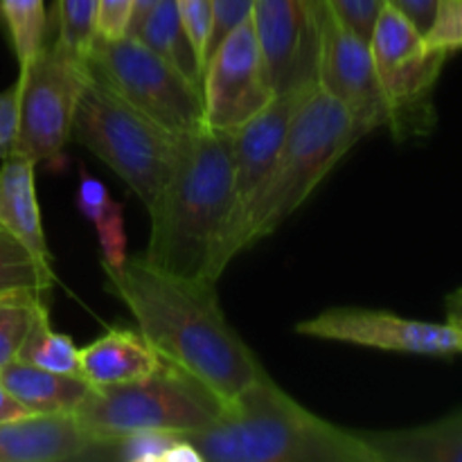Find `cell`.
<instances>
[{"label": "cell", "mask_w": 462, "mask_h": 462, "mask_svg": "<svg viewBox=\"0 0 462 462\" xmlns=\"http://www.w3.org/2000/svg\"><path fill=\"white\" fill-rule=\"evenodd\" d=\"M99 246H102L104 262L111 266H120L126 260V233H125V212L120 203L106 212L99 221H95Z\"/></svg>", "instance_id": "f1b7e54d"}, {"label": "cell", "mask_w": 462, "mask_h": 462, "mask_svg": "<svg viewBox=\"0 0 462 462\" xmlns=\"http://www.w3.org/2000/svg\"><path fill=\"white\" fill-rule=\"evenodd\" d=\"M97 7L99 0H57L48 16V34L84 57L97 36Z\"/></svg>", "instance_id": "484cf974"}, {"label": "cell", "mask_w": 462, "mask_h": 462, "mask_svg": "<svg viewBox=\"0 0 462 462\" xmlns=\"http://www.w3.org/2000/svg\"><path fill=\"white\" fill-rule=\"evenodd\" d=\"M212 3V36H210V54L230 32L244 21L253 16V5L255 0H210ZM208 54V59H210Z\"/></svg>", "instance_id": "f546056e"}, {"label": "cell", "mask_w": 462, "mask_h": 462, "mask_svg": "<svg viewBox=\"0 0 462 462\" xmlns=\"http://www.w3.org/2000/svg\"><path fill=\"white\" fill-rule=\"evenodd\" d=\"M183 438L201 462H374L359 431L314 415L266 370L210 427Z\"/></svg>", "instance_id": "3957f363"}, {"label": "cell", "mask_w": 462, "mask_h": 462, "mask_svg": "<svg viewBox=\"0 0 462 462\" xmlns=\"http://www.w3.org/2000/svg\"><path fill=\"white\" fill-rule=\"evenodd\" d=\"M386 0H328L338 18L364 39H370L374 21Z\"/></svg>", "instance_id": "4dcf8cb0"}, {"label": "cell", "mask_w": 462, "mask_h": 462, "mask_svg": "<svg viewBox=\"0 0 462 462\" xmlns=\"http://www.w3.org/2000/svg\"><path fill=\"white\" fill-rule=\"evenodd\" d=\"M84 66L95 81L171 134L206 126L201 86L192 84L135 34L95 36L84 54Z\"/></svg>", "instance_id": "52a82bcc"}, {"label": "cell", "mask_w": 462, "mask_h": 462, "mask_svg": "<svg viewBox=\"0 0 462 462\" xmlns=\"http://www.w3.org/2000/svg\"><path fill=\"white\" fill-rule=\"evenodd\" d=\"M368 43L388 106V129L397 140L431 134L438 120L433 90L449 52L433 48L424 32L388 0L374 21Z\"/></svg>", "instance_id": "ba28073f"}, {"label": "cell", "mask_w": 462, "mask_h": 462, "mask_svg": "<svg viewBox=\"0 0 462 462\" xmlns=\"http://www.w3.org/2000/svg\"><path fill=\"white\" fill-rule=\"evenodd\" d=\"M93 438L72 415H27L0 422V462H81Z\"/></svg>", "instance_id": "9a60e30c"}, {"label": "cell", "mask_w": 462, "mask_h": 462, "mask_svg": "<svg viewBox=\"0 0 462 462\" xmlns=\"http://www.w3.org/2000/svg\"><path fill=\"white\" fill-rule=\"evenodd\" d=\"M224 409V402L201 382L162 364L140 382L93 388L72 418L93 440H111L140 431L179 436L201 431Z\"/></svg>", "instance_id": "8992f818"}, {"label": "cell", "mask_w": 462, "mask_h": 462, "mask_svg": "<svg viewBox=\"0 0 462 462\" xmlns=\"http://www.w3.org/2000/svg\"><path fill=\"white\" fill-rule=\"evenodd\" d=\"M18 131V84L0 90V158L14 153Z\"/></svg>", "instance_id": "836d02e7"}, {"label": "cell", "mask_w": 462, "mask_h": 462, "mask_svg": "<svg viewBox=\"0 0 462 462\" xmlns=\"http://www.w3.org/2000/svg\"><path fill=\"white\" fill-rule=\"evenodd\" d=\"M134 0H99L97 7V36L117 39L129 32Z\"/></svg>", "instance_id": "d6a6232c"}, {"label": "cell", "mask_w": 462, "mask_h": 462, "mask_svg": "<svg viewBox=\"0 0 462 462\" xmlns=\"http://www.w3.org/2000/svg\"><path fill=\"white\" fill-rule=\"evenodd\" d=\"M72 140L111 167L147 210L161 197L180 144L179 134L140 113L93 77L72 120Z\"/></svg>", "instance_id": "5b68a950"}, {"label": "cell", "mask_w": 462, "mask_h": 462, "mask_svg": "<svg viewBox=\"0 0 462 462\" xmlns=\"http://www.w3.org/2000/svg\"><path fill=\"white\" fill-rule=\"evenodd\" d=\"M388 3L400 9L409 21H413L415 27L424 34L433 25V18L440 7V0H388Z\"/></svg>", "instance_id": "e575fe53"}, {"label": "cell", "mask_w": 462, "mask_h": 462, "mask_svg": "<svg viewBox=\"0 0 462 462\" xmlns=\"http://www.w3.org/2000/svg\"><path fill=\"white\" fill-rule=\"evenodd\" d=\"M45 307L41 291H12L0 296V370L16 359L32 323Z\"/></svg>", "instance_id": "d4e9b609"}, {"label": "cell", "mask_w": 462, "mask_h": 462, "mask_svg": "<svg viewBox=\"0 0 462 462\" xmlns=\"http://www.w3.org/2000/svg\"><path fill=\"white\" fill-rule=\"evenodd\" d=\"M296 332L320 341L350 343L400 355L440 359L462 355V329L456 325L427 323L364 307H332L298 323Z\"/></svg>", "instance_id": "30bf717a"}, {"label": "cell", "mask_w": 462, "mask_h": 462, "mask_svg": "<svg viewBox=\"0 0 462 462\" xmlns=\"http://www.w3.org/2000/svg\"><path fill=\"white\" fill-rule=\"evenodd\" d=\"M162 365L144 337L134 329H108L79 350V374L93 388L140 382Z\"/></svg>", "instance_id": "2e32d148"}, {"label": "cell", "mask_w": 462, "mask_h": 462, "mask_svg": "<svg viewBox=\"0 0 462 462\" xmlns=\"http://www.w3.org/2000/svg\"><path fill=\"white\" fill-rule=\"evenodd\" d=\"M176 9L201 63V70H206L212 36V3L210 0H176Z\"/></svg>", "instance_id": "4316f807"}, {"label": "cell", "mask_w": 462, "mask_h": 462, "mask_svg": "<svg viewBox=\"0 0 462 462\" xmlns=\"http://www.w3.org/2000/svg\"><path fill=\"white\" fill-rule=\"evenodd\" d=\"M359 436L374 462H462V409L422 427Z\"/></svg>", "instance_id": "e0dca14e"}, {"label": "cell", "mask_w": 462, "mask_h": 462, "mask_svg": "<svg viewBox=\"0 0 462 462\" xmlns=\"http://www.w3.org/2000/svg\"><path fill=\"white\" fill-rule=\"evenodd\" d=\"M302 90L278 93L251 120L230 131V140H233V212H230L224 242H221L219 253H217L215 271H212L215 280H219L226 266L230 264V239L237 233L253 199L257 197V192H260L264 180L269 179L271 170H273L275 158L282 149L284 135H287L289 125H291L293 111L300 102Z\"/></svg>", "instance_id": "5bb4252c"}, {"label": "cell", "mask_w": 462, "mask_h": 462, "mask_svg": "<svg viewBox=\"0 0 462 462\" xmlns=\"http://www.w3.org/2000/svg\"><path fill=\"white\" fill-rule=\"evenodd\" d=\"M158 0H134V12H131V23H129V34L131 32H135V27L143 23V18L147 16L149 9L156 5Z\"/></svg>", "instance_id": "74e56055"}, {"label": "cell", "mask_w": 462, "mask_h": 462, "mask_svg": "<svg viewBox=\"0 0 462 462\" xmlns=\"http://www.w3.org/2000/svg\"><path fill=\"white\" fill-rule=\"evenodd\" d=\"M102 269L106 289L131 311L162 364L201 382L224 406L260 377L264 365L226 319L215 282L171 273L144 255L120 266L102 262Z\"/></svg>", "instance_id": "6da1fadb"}, {"label": "cell", "mask_w": 462, "mask_h": 462, "mask_svg": "<svg viewBox=\"0 0 462 462\" xmlns=\"http://www.w3.org/2000/svg\"><path fill=\"white\" fill-rule=\"evenodd\" d=\"M84 460H116V462H201L188 438L179 433L140 431L111 440H93Z\"/></svg>", "instance_id": "44dd1931"}, {"label": "cell", "mask_w": 462, "mask_h": 462, "mask_svg": "<svg viewBox=\"0 0 462 462\" xmlns=\"http://www.w3.org/2000/svg\"><path fill=\"white\" fill-rule=\"evenodd\" d=\"M30 411L0 383V422H12V420L27 418Z\"/></svg>", "instance_id": "d590c367"}, {"label": "cell", "mask_w": 462, "mask_h": 462, "mask_svg": "<svg viewBox=\"0 0 462 462\" xmlns=\"http://www.w3.org/2000/svg\"><path fill=\"white\" fill-rule=\"evenodd\" d=\"M90 81L84 57L48 34L39 52L18 68V131L14 153L45 162L72 140V120Z\"/></svg>", "instance_id": "9c48e42d"}, {"label": "cell", "mask_w": 462, "mask_h": 462, "mask_svg": "<svg viewBox=\"0 0 462 462\" xmlns=\"http://www.w3.org/2000/svg\"><path fill=\"white\" fill-rule=\"evenodd\" d=\"M16 359L52 373L79 374V350L68 334L52 329L48 307L32 323Z\"/></svg>", "instance_id": "603a6c76"}, {"label": "cell", "mask_w": 462, "mask_h": 462, "mask_svg": "<svg viewBox=\"0 0 462 462\" xmlns=\"http://www.w3.org/2000/svg\"><path fill=\"white\" fill-rule=\"evenodd\" d=\"M445 314H447V323L456 325V328L462 329V287L447 296Z\"/></svg>", "instance_id": "8d00e7d4"}, {"label": "cell", "mask_w": 462, "mask_h": 462, "mask_svg": "<svg viewBox=\"0 0 462 462\" xmlns=\"http://www.w3.org/2000/svg\"><path fill=\"white\" fill-rule=\"evenodd\" d=\"M116 203L117 201L108 194L106 185H104L102 180L93 179V176H88L86 171H81L75 197V206L81 217H86V219L95 224V221L102 219L111 208H116Z\"/></svg>", "instance_id": "1f68e13d"}, {"label": "cell", "mask_w": 462, "mask_h": 462, "mask_svg": "<svg viewBox=\"0 0 462 462\" xmlns=\"http://www.w3.org/2000/svg\"><path fill=\"white\" fill-rule=\"evenodd\" d=\"M361 138L364 131L341 99L319 81L307 86L273 170L230 239L228 260L273 235Z\"/></svg>", "instance_id": "277c9868"}, {"label": "cell", "mask_w": 462, "mask_h": 462, "mask_svg": "<svg viewBox=\"0 0 462 462\" xmlns=\"http://www.w3.org/2000/svg\"><path fill=\"white\" fill-rule=\"evenodd\" d=\"M57 282L52 264L41 260L0 226V296L12 291H50Z\"/></svg>", "instance_id": "7402d4cb"}, {"label": "cell", "mask_w": 462, "mask_h": 462, "mask_svg": "<svg viewBox=\"0 0 462 462\" xmlns=\"http://www.w3.org/2000/svg\"><path fill=\"white\" fill-rule=\"evenodd\" d=\"M424 36L433 48L449 54L462 50V0H440L433 25Z\"/></svg>", "instance_id": "83f0119b"}, {"label": "cell", "mask_w": 462, "mask_h": 462, "mask_svg": "<svg viewBox=\"0 0 462 462\" xmlns=\"http://www.w3.org/2000/svg\"><path fill=\"white\" fill-rule=\"evenodd\" d=\"M201 88L206 125L228 134L275 97L253 18L235 27L212 50Z\"/></svg>", "instance_id": "8fae6325"}, {"label": "cell", "mask_w": 462, "mask_h": 462, "mask_svg": "<svg viewBox=\"0 0 462 462\" xmlns=\"http://www.w3.org/2000/svg\"><path fill=\"white\" fill-rule=\"evenodd\" d=\"M251 18L275 95L316 84L319 0H255Z\"/></svg>", "instance_id": "4fadbf2b"}, {"label": "cell", "mask_w": 462, "mask_h": 462, "mask_svg": "<svg viewBox=\"0 0 462 462\" xmlns=\"http://www.w3.org/2000/svg\"><path fill=\"white\" fill-rule=\"evenodd\" d=\"M0 383L30 415H72L93 391L81 374L52 373L18 359L0 370Z\"/></svg>", "instance_id": "ac0fdd59"}, {"label": "cell", "mask_w": 462, "mask_h": 462, "mask_svg": "<svg viewBox=\"0 0 462 462\" xmlns=\"http://www.w3.org/2000/svg\"><path fill=\"white\" fill-rule=\"evenodd\" d=\"M0 23L18 68L25 66L48 39L45 0H0Z\"/></svg>", "instance_id": "cb8c5ba5"}, {"label": "cell", "mask_w": 462, "mask_h": 462, "mask_svg": "<svg viewBox=\"0 0 462 462\" xmlns=\"http://www.w3.org/2000/svg\"><path fill=\"white\" fill-rule=\"evenodd\" d=\"M233 212V140L201 126L180 134L179 156L149 210L152 235L144 257L171 273L217 282V253Z\"/></svg>", "instance_id": "7a4b0ae2"}, {"label": "cell", "mask_w": 462, "mask_h": 462, "mask_svg": "<svg viewBox=\"0 0 462 462\" xmlns=\"http://www.w3.org/2000/svg\"><path fill=\"white\" fill-rule=\"evenodd\" d=\"M34 167L30 158L12 153L0 165V226L21 239L41 260L52 262L43 235L39 199H36Z\"/></svg>", "instance_id": "d6986e66"}, {"label": "cell", "mask_w": 462, "mask_h": 462, "mask_svg": "<svg viewBox=\"0 0 462 462\" xmlns=\"http://www.w3.org/2000/svg\"><path fill=\"white\" fill-rule=\"evenodd\" d=\"M319 81L328 93L341 99L356 126L368 135L388 126V106L374 75L368 39L352 32L334 14L328 0H319Z\"/></svg>", "instance_id": "7c38bea8"}, {"label": "cell", "mask_w": 462, "mask_h": 462, "mask_svg": "<svg viewBox=\"0 0 462 462\" xmlns=\"http://www.w3.org/2000/svg\"><path fill=\"white\" fill-rule=\"evenodd\" d=\"M131 34L143 39L153 52L161 54L176 70L183 72L192 84H203L201 63H199L197 52L188 39V32L180 23L176 0H158Z\"/></svg>", "instance_id": "ffe728a7"}]
</instances>
